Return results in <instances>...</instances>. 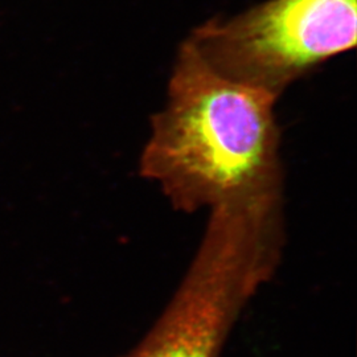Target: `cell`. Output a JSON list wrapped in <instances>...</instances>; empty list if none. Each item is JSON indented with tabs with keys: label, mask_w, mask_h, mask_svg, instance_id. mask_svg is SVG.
Here are the masks:
<instances>
[{
	"label": "cell",
	"mask_w": 357,
	"mask_h": 357,
	"mask_svg": "<svg viewBox=\"0 0 357 357\" xmlns=\"http://www.w3.org/2000/svg\"><path fill=\"white\" fill-rule=\"evenodd\" d=\"M277 101L218 75L184 41L166 106L151 118L139 174L184 213L283 191Z\"/></svg>",
	"instance_id": "6da1fadb"
},
{
	"label": "cell",
	"mask_w": 357,
	"mask_h": 357,
	"mask_svg": "<svg viewBox=\"0 0 357 357\" xmlns=\"http://www.w3.org/2000/svg\"><path fill=\"white\" fill-rule=\"evenodd\" d=\"M357 0H268L190 36L216 73L280 98L299 78L356 47Z\"/></svg>",
	"instance_id": "7a4b0ae2"
},
{
	"label": "cell",
	"mask_w": 357,
	"mask_h": 357,
	"mask_svg": "<svg viewBox=\"0 0 357 357\" xmlns=\"http://www.w3.org/2000/svg\"><path fill=\"white\" fill-rule=\"evenodd\" d=\"M230 332L229 318L216 303L199 295H176L122 357H220Z\"/></svg>",
	"instance_id": "3957f363"
}]
</instances>
